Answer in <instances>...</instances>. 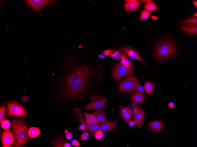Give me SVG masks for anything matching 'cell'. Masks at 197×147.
<instances>
[{
    "label": "cell",
    "mask_w": 197,
    "mask_h": 147,
    "mask_svg": "<svg viewBox=\"0 0 197 147\" xmlns=\"http://www.w3.org/2000/svg\"><path fill=\"white\" fill-rule=\"evenodd\" d=\"M89 71L87 67L82 66L71 69L65 80V90L68 98H73L84 91Z\"/></svg>",
    "instance_id": "1"
},
{
    "label": "cell",
    "mask_w": 197,
    "mask_h": 147,
    "mask_svg": "<svg viewBox=\"0 0 197 147\" xmlns=\"http://www.w3.org/2000/svg\"><path fill=\"white\" fill-rule=\"evenodd\" d=\"M11 123L16 140L13 146L19 147L24 146L29 139L27 132L28 126L24 120L16 117L12 119Z\"/></svg>",
    "instance_id": "2"
},
{
    "label": "cell",
    "mask_w": 197,
    "mask_h": 147,
    "mask_svg": "<svg viewBox=\"0 0 197 147\" xmlns=\"http://www.w3.org/2000/svg\"><path fill=\"white\" fill-rule=\"evenodd\" d=\"M176 51V45L173 42L169 39H164L156 46L154 57L158 59H167L173 56Z\"/></svg>",
    "instance_id": "3"
},
{
    "label": "cell",
    "mask_w": 197,
    "mask_h": 147,
    "mask_svg": "<svg viewBox=\"0 0 197 147\" xmlns=\"http://www.w3.org/2000/svg\"><path fill=\"white\" fill-rule=\"evenodd\" d=\"M139 86L137 78L134 76H131L124 79L120 83L119 88L122 92L131 93L136 91Z\"/></svg>",
    "instance_id": "4"
},
{
    "label": "cell",
    "mask_w": 197,
    "mask_h": 147,
    "mask_svg": "<svg viewBox=\"0 0 197 147\" xmlns=\"http://www.w3.org/2000/svg\"><path fill=\"white\" fill-rule=\"evenodd\" d=\"M28 7L32 8L35 11L41 13L42 9L47 6H54L57 1L52 0H26L23 1Z\"/></svg>",
    "instance_id": "5"
},
{
    "label": "cell",
    "mask_w": 197,
    "mask_h": 147,
    "mask_svg": "<svg viewBox=\"0 0 197 147\" xmlns=\"http://www.w3.org/2000/svg\"><path fill=\"white\" fill-rule=\"evenodd\" d=\"M8 117L17 116L22 117L27 115V112L24 107L19 103L15 102L7 103Z\"/></svg>",
    "instance_id": "6"
},
{
    "label": "cell",
    "mask_w": 197,
    "mask_h": 147,
    "mask_svg": "<svg viewBox=\"0 0 197 147\" xmlns=\"http://www.w3.org/2000/svg\"><path fill=\"white\" fill-rule=\"evenodd\" d=\"M134 72L132 67H126L119 62L113 68L112 75L114 80L117 81L124 76L131 75Z\"/></svg>",
    "instance_id": "7"
},
{
    "label": "cell",
    "mask_w": 197,
    "mask_h": 147,
    "mask_svg": "<svg viewBox=\"0 0 197 147\" xmlns=\"http://www.w3.org/2000/svg\"><path fill=\"white\" fill-rule=\"evenodd\" d=\"M74 112L75 117L82 124L86 125L87 128L91 133H95L99 130L100 125L90 124H88L84 118L81 110L80 108H76L73 109Z\"/></svg>",
    "instance_id": "8"
},
{
    "label": "cell",
    "mask_w": 197,
    "mask_h": 147,
    "mask_svg": "<svg viewBox=\"0 0 197 147\" xmlns=\"http://www.w3.org/2000/svg\"><path fill=\"white\" fill-rule=\"evenodd\" d=\"M14 135L10 130L4 131L1 134V139L2 146L9 147L15 143Z\"/></svg>",
    "instance_id": "9"
},
{
    "label": "cell",
    "mask_w": 197,
    "mask_h": 147,
    "mask_svg": "<svg viewBox=\"0 0 197 147\" xmlns=\"http://www.w3.org/2000/svg\"><path fill=\"white\" fill-rule=\"evenodd\" d=\"M119 50L129 57L135 60H138L141 61L144 65L146 64L141 58L139 54L132 48L126 46H124L120 48Z\"/></svg>",
    "instance_id": "10"
},
{
    "label": "cell",
    "mask_w": 197,
    "mask_h": 147,
    "mask_svg": "<svg viewBox=\"0 0 197 147\" xmlns=\"http://www.w3.org/2000/svg\"><path fill=\"white\" fill-rule=\"evenodd\" d=\"M107 101V99L103 97L92 100L87 105L86 109L87 110L102 109L104 107Z\"/></svg>",
    "instance_id": "11"
},
{
    "label": "cell",
    "mask_w": 197,
    "mask_h": 147,
    "mask_svg": "<svg viewBox=\"0 0 197 147\" xmlns=\"http://www.w3.org/2000/svg\"><path fill=\"white\" fill-rule=\"evenodd\" d=\"M127 2L124 4L125 9L129 11H134L137 9L141 4V2L139 0H124Z\"/></svg>",
    "instance_id": "12"
},
{
    "label": "cell",
    "mask_w": 197,
    "mask_h": 147,
    "mask_svg": "<svg viewBox=\"0 0 197 147\" xmlns=\"http://www.w3.org/2000/svg\"><path fill=\"white\" fill-rule=\"evenodd\" d=\"M120 114L122 119L126 122L129 123L132 118V110L131 107H122L120 110Z\"/></svg>",
    "instance_id": "13"
},
{
    "label": "cell",
    "mask_w": 197,
    "mask_h": 147,
    "mask_svg": "<svg viewBox=\"0 0 197 147\" xmlns=\"http://www.w3.org/2000/svg\"><path fill=\"white\" fill-rule=\"evenodd\" d=\"M145 117V111L142 109L138 108L137 112L134 114L133 121L136 125L143 124Z\"/></svg>",
    "instance_id": "14"
},
{
    "label": "cell",
    "mask_w": 197,
    "mask_h": 147,
    "mask_svg": "<svg viewBox=\"0 0 197 147\" xmlns=\"http://www.w3.org/2000/svg\"><path fill=\"white\" fill-rule=\"evenodd\" d=\"M163 123L159 120H155L149 123L148 124V129L151 131L158 132L160 131L164 128Z\"/></svg>",
    "instance_id": "15"
},
{
    "label": "cell",
    "mask_w": 197,
    "mask_h": 147,
    "mask_svg": "<svg viewBox=\"0 0 197 147\" xmlns=\"http://www.w3.org/2000/svg\"><path fill=\"white\" fill-rule=\"evenodd\" d=\"M145 97V94L142 91H139L133 94L131 96V100L137 104L143 103Z\"/></svg>",
    "instance_id": "16"
},
{
    "label": "cell",
    "mask_w": 197,
    "mask_h": 147,
    "mask_svg": "<svg viewBox=\"0 0 197 147\" xmlns=\"http://www.w3.org/2000/svg\"><path fill=\"white\" fill-rule=\"evenodd\" d=\"M92 114L98 121L102 124L108 122V119L104 111L101 109L94 111Z\"/></svg>",
    "instance_id": "17"
},
{
    "label": "cell",
    "mask_w": 197,
    "mask_h": 147,
    "mask_svg": "<svg viewBox=\"0 0 197 147\" xmlns=\"http://www.w3.org/2000/svg\"><path fill=\"white\" fill-rule=\"evenodd\" d=\"M116 125V121L108 122L101 125L99 130L103 132L106 133L113 129Z\"/></svg>",
    "instance_id": "18"
},
{
    "label": "cell",
    "mask_w": 197,
    "mask_h": 147,
    "mask_svg": "<svg viewBox=\"0 0 197 147\" xmlns=\"http://www.w3.org/2000/svg\"><path fill=\"white\" fill-rule=\"evenodd\" d=\"M126 55L119 50L110 49L108 56L116 59H122Z\"/></svg>",
    "instance_id": "19"
},
{
    "label": "cell",
    "mask_w": 197,
    "mask_h": 147,
    "mask_svg": "<svg viewBox=\"0 0 197 147\" xmlns=\"http://www.w3.org/2000/svg\"><path fill=\"white\" fill-rule=\"evenodd\" d=\"M143 7L145 10L150 12L157 11L158 9L157 5L153 0H150L148 2H145Z\"/></svg>",
    "instance_id": "20"
},
{
    "label": "cell",
    "mask_w": 197,
    "mask_h": 147,
    "mask_svg": "<svg viewBox=\"0 0 197 147\" xmlns=\"http://www.w3.org/2000/svg\"><path fill=\"white\" fill-rule=\"evenodd\" d=\"M86 120L90 124L98 125L99 123L96 117L93 114H90L86 112H84Z\"/></svg>",
    "instance_id": "21"
},
{
    "label": "cell",
    "mask_w": 197,
    "mask_h": 147,
    "mask_svg": "<svg viewBox=\"0 0 197 147\" xmlns=\"http://www.w3.org/2000/svg\"><path fill=\"white\" fill-rule=\"evenodd\" d=\"M55 143L54 145L56 147H71L70 144L68 143L60 137H57L56 139Z\"/></svg>",
    "instance_id": "22"
},
{
    "label": "cell",
    "mask_w": 197,
    "mask_h": 147,
    "mask_svg": "<svg viewBox=\"0 0 197 147\" xmlns=\"http://www.w3.org/2000/svg\"><path fill=\"white\" fill-rule=\"evenodd\" d=\"M181 29L185 32L190 34H195L197 33V26H181Z\"/></svg>",
    "instance_id": "23"
},
{
    "label": "cell",
    "mask_w": 197,
    "mask_h": 147,
    "mask_svg": "<svg viewBox=\"0 0 197 147\" xmlns=\"http://www.w3.org/2000/svg\"><path fill=\"white\" fill-rule=\"evenodd\" d=\"M28 134L30 138H35L38 136L40 134V129L36 127H31L28 130Z\"/></svg>",
    "instance_id": "24"
},
{
    "label": "cell",
    "mask_w": 197,
    "mask_h": 147,
    "mask_svg": "<svg viewBox=\"0 0 197 147\" xmlns=\"http://www.w3.org/2000/svg\"><path fill=\"white\" fill-rule=\"evenodd\" d=\"M155 87V83L149 81L145 82L144 88L145 92L147 94H151L153 89Z\"/></svg>",
    "instance_id": "25"
},
{
    "label": "cell",
    "mask_w": 197,
    "mask_h": 147,
    "mask_svg": "<svg viewBox=\"0 0 197 147\" xmlns=\"http://www.w3.org/2000/svg\"><path fill=\"white\" fill-rule=\"evenodd\" d=\"M181 23L184 25L197 26V18L195 17L188 18L182 21Z\"/></svg>",
    "instance_id": "26"
},
{
    "label": "cell",
    "mask_w": 197,
    "mask_h": 147,
    "mask_svg": "<svg viewBox=\"0 0 197 147\" xmlns=\"http://www.w3.org/2000/svg\"><path fill=\"white\" fill-rule=\"evenodd\" d=\"M120 63L123 65L128 67H132L130 59L128 58L126 55L122 59Z\"/></svg>",
    "instance_id": "27"
},
{
    "label": "cell",
    "mask_w": 197,
    "mask_h": 147,
    "mask_svg": "<svg viewBox=\"0 0 197 147\" xmlns=\"http://www.w3.org/2000/svg\"><path fill=\"white\" fill-rule=\"evenodd\" d=\"M150 14V12L145 10H143L141 12L139 20L142 21L147 19L149 17Z\"/></svg>",
    "instance_id": "28"
},
{
    "label": "cell",
    "mask_w": 197,
    "mask_h": 147,
    "mask_svg": "<svg viewBox=\"0 0 197 147\" xmlns=\"http://www.w3.org/2000/svg\"><path fill=\"white\" fill-rule=\"evenodd\" d=\"M6 108L4 104H3L1 107L0 109V123L4 119Z\"/></svg>",
    "instance_id": "29"
},
{
    "label": "cell",
    "mask_w": 197,
    "mask_h": 147,
    "mask_svg": "<svg viewBox=\"0 0 197 147\" xmlns=\"http://www.w3.org/2000/svg\"><path fill=\"white\" fill-rule=\"evenodd\" d=\"M0 124L1 128L5 129H8L11 125L10 121L7 120H3L0 123Z\"/></svg>",
    "instance_id": "30"
},
{
    "label": "cell",
    "mask_w": 197,
    "mask_h": 147,
    "mask_svg": "<svg viewBox=\"0 0 197 147\" xmlns=\"http://www.w3.org/2000/svg\"><path fill=\"white\" fill-rule=\"evenodd\" d=\"M94 136L96 139L100 140L104 136L103 132L101 131L98 130L95 133Z\"/></svg>",
    "instance_id": "31"
},
{
    "label": "cell",
    "mask_w": 197,
    "mask_h": 147,
    "mask_svg": "<svg viewBox=\"0 0 197 147\" xmlns=\"http://www.w3.org/2000/svg\"><path fill=\"white\" fill-rule=\"evenodd\" d=\"M89 135L88 133L84 132L81 135V140H86L88 139Z\"/></svg>",
    "instance_id": "32"
},
{
    "label": "cell",
    "mask_w": 197,
    "mask_h": 147,
    "mask_svg": "<svg viewBox=\"0 0 197 147\" xmlns=\"http://www.w3.org/2000/svg\"><path fill=\"white\" fill-rule=\"evenodd\" d=\"M64 132L65 137L67 139L70 140L72 138L73 136L71 132H69L67 130H65Z\"/></svg>",
    "instance_id": "33"
},
{
    "label": "cell",
    "mask_w": 197,
    "mask_h": 147,
    "mask_svg": "<svg viewBox=\"0 0 197 147\" xmlns=\"http://www.w3.org/2000/svg\"><path fill=\"white\" fill-rule=\"evenodd\" d=\"M71 144L74 146L78 147L79 146V143L77 140L73 139L71 141Z\"/></svg>",
    "instance_id": "34"
},
{
    "label": "cell",
    "mask_w": 197,
    "mask_h": 147,
    "mask_svg": "<svg viewBox=\"0 0 197 147\" xmlns=\"http://www.w3.org/2000/svg\"><path fill=\"white\" fill-rule=\"evenodd\" d=\"M87 129V127L86 125L84 124H82L79 126V129L81 131H83Z\"/></svg>",
    "instance_id": "35"
},
{
    "label": "cell",
    "mask_w": 197,
    "mask_h": 147,
    "mask_svg": "<svg viewBox=\"0 0 197 147\" xmlns=\"http://www.w3.org/2000/svg\"><path fill=\"white\" fill-rule=\"evenodd\" d=\"M110 51V49H107L104 50L102 53L106 56H109Z\"/></svg>",
    "instance_id": "36"
},
{
    "label": "cell",
    "mask_w": 197,
    "mask_h": 147,
    "mask_svg": "<svg viewBox=\"0 0 197 147\" xmlns=\"http://www.w3.org/2000/svg\"><path fill=\"white\" fill-rule=\"evenodd\" d=\"M168 107L170 109L173 108L175 107L174 103L173 102H169L168 104Z\"/></svg>",
    "instance_id": "37"
},
{
    "label": "cell",
    "mask_w": 197,
    "mask_h": 147,
    "mask_svg": "<svg viewBox=\"0 0 197 147\" xmlns=\"http://www.w3.org/2000/svg\"><path fill=\"white\" fill-rule=\"evenodd\" d=\"M98 57L101 59H103L105 57L103 53L99 55Z\"/></svg>",
    "instance_id": "38"
},
{
    "label": "cell",
    "mask_w": 197,
    "mask_h": 147,
    "mask_svg": "<svg viewBox=\"0 0 197 147\" xmlns=\"http://www.w3.org/2000/svg\"><path fill=\"white\" fill-rule=\"evenodd\" d=\"M138 108H134L133 109V114H135L138 111Z\"/></svg>",
    "instance_id": "39"
},
{
    "label": "cell",
    "mask_w": 197,
    "mask_h": 147,
    "mask_svg": "<svg viewBox=\"0 0 197 147\" xmlns=\"http://www.w3.org/2000/svg\"><path fill=\"white\" fill-rule=\"evenodd\" d=\"M193 4L196 7H197V2L196 1L193 0L192 1Z\"/></svg>",
    "instance_id": "40"
},
{
    "label": "cell",
    "mask_w": 197,
    "mask_h": 147,
    "mask_svg": "<svg viewBox=\"0 0 197 147\" xmlns=\"http://www.w3.org/2000/svg\"><path fill=\"white\" fill-rule=\"evenodd\" d=\"M24 98V99L23 98H22V100L24 102H26L27 100V97L26 96H23Z\"/></svg>",
    "instance_id": "41"
},
{
    "label": "cell",
    "mask_w": 197,
    "mask_h": 147,
    "mask_svg": "<svg viewBox=\"0 0 197 147\" xmlns=\"http://www.w3.org/2000/svg\"><path fill=\"white\" fill-rule=\"evenodd\" d=\"M150 1V0H141V2H147Z\"/></svg>",
    "instance_id": "42"
},
{
    "label": "cell",
    "mask_w": 197,
    "mask_h": 147,
    "mask_svg": "<svg viewBox=\"0 0 197 147\" xmlns=\"http://www.w3.org/2000/svg\"><path fill=\"white\" fill-rule=\"evenodd\" d=\"M193 15L194 16H196V17H197V12L196 13H195V14L194 15Z\"/></svg>",
    "instance_id": "43"
}]
</instances>
